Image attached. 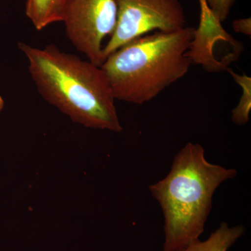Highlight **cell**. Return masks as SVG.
Instances as JSON below:
<instances>
[{"label":"cell","mask_w":251,"mask_h":251,"mask_svg":"<svg viewBox=\"0 0 251 251\" xmlns=\"http://www.w3.org/2000/svg\"><path fill=\"white\" fill-rule=\"evenodd\" d=\"M245 230L241 225L229 227L222 223L206 240L198 239L180 251H227L244 235Z\"/></svg>","instance_id":"8"},{"label":"cell","mask_w":251,"mask_h":251,"mask_svg":"<svg viewBox=\"0 0 251 251\" xmlns=\"http://www.w3.org/2000/svg\"><path fill=\"white\" fill-rule=\"evenodd\" d=\"M227 71L242 90L239 103L232 110V121L238 126L247 125L249 121L251 109V77L246 74H236L229 68Z\"/></svg>","instance_id":"9"},{"label":"cell","mask_w":251,"mask_h":251,"mask_svg":"<svg viewBox=\"0 0 251 251\" xmlns=\"http://www.w3.org/2000/svg\"><path fill=\"white\" fill-rule=\"evenodd\" d=\"M195 29L153 31L108 56L100 68L115 99L142 105L184 77L192 64L187 53Z\"/></svg>","instance_id":"3"},{"label":"cell","mask_w":251,"mask_h":251,"mask_svg":"<svg viewBox=\"0 0 251 251\" xmlns=\"http://www.w3.org/2000/svg\"></svg>","instance_id":"13"},{"label":"cell","mask_w":251,"mask_h":251,"mask_svg":"<svg viewBox=\"0 0 251 251\" xmlns=\"http://www.w3.org/2000/svg\"><path fill=\"white\" fill-rule=\"evenodd\" d=\"M201 21L199 27L195 29L194 36L188 49L187 55L191 63L201 64L209 72L225 71L219 60V44L233 39L225 31L222 23L215 17L208 7L205 0H199Z\"/></svg>","instance_id":"6"},{"label":"cell","mask_w":251,"mask_h":251,"mask_svg":"<svg viewBox=\"0 0 251 251\" xmlns=\"http://www.w3.org/2000/svg\"><path fill=\"white\" fill-rule=\"evenodd\" d=\"M67 0H27L25 14L37 30L54 23L62 22Z\"/></svg>","instance_id":"7"},{"label":"cell","mask_w":251,"mask_h":251,"mask_svg":"<svg viewBox=\"0 0 251 251\" xmlns=\"http://www.w3.org/2000/svg\"><path fill=\"white\" fill-rule=\"evenodd\" d=\"M232 27L235 32L249 36L251 35V18L234 20L232 23Z\"/></svg>","instance_id":"11"},{"label":"cell","mask_w":251,"mask_h":251,"mask_svg":"<svg viewBox=\"0 0 251 251\" xmlns=\"http://www.w3.org/2000/svg\"><path fill=\"white\" fill-rule=\"evenodd\" d=\"M4 107V99L2 98L1 96H0V113L2 111Z\"/></svg>","instance_id":"12"},{"label":"cell","mask_w":251,"mask_h":251,"mask_svg":"<svg viewBox=\"0 0 251 251\" xmlns=\"http://www.w3.org/2000/svg\"><path fill=\"white\" fill-rule=\"evenodd\" d=\"M117 23L103 48V62L117 49L153 31L172 32L186 27L179 0H115Z\"/></svg>","instance_id":"4"},{"label":"cell","mask_w":251,"mask_h":251,"mask_svg":"<svg viewBox=\"0 0 251 251\" xmlns=\"http://www.w3.org/2000/svg\"><path fill=\"white\" fill-rule=\"evenodd\" d=\"M29 74L46 101L73 122L94 129L120 133L122 126L111 87L103 69L55 46L18 44Z\"/></svg>","instance_id":"1"},{"label":"cell","mask_w":251,"mask_h":251,"mask_svg":"<svg viewBox=\"0 0 251 251\" xmlns=\"http://www.w3.org/2000/svg\"><path fill=\"white\" fill-rule=\"evenodd\" d=\"M237 175L233 168L208 161L200 144L179 150L168 174L149 187L164 217L163 251H180L200 239L216 189Z\"/></svg>","instance_id":"2"},{"label":"cell","mask_w":251,"mask_h":251,"mask_svg":"<svg viewBox=\"0 0 251 251\" xmlns=\"http://www.w3.org/2000/svg\"><path fill=\"white\" fill-rule=\"evenodd\" d=\"M62 22L73 46L100 67L104 39L110 37L116 26L115 0H67Z\"/></svg>","instance_id":"5"},{"label":"cell","mask_w":251,"mask_h":251,"mask_svg":"<svg viewBox=\"0 0 251 251\" xmlns=\"http://www.w3.org/2000/svg\"><path fill=\"white\" fill-rule=\"evenodd\" d=\"M208 7L211 13L221 23L224 22L228 17L231 8L235 0H205Z\"/></svg>","instance_id":"10"}]
</instances>
